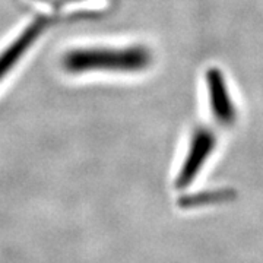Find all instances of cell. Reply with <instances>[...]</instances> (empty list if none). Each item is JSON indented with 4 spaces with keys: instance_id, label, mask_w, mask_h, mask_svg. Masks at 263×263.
Wrapping results in <instances>:
<instances>
[{
    "instance_id": "obj_1",
    "label": "cell",
    "mask_w": 263,
    "mask_h": 263,
    "mask_svg": "<svg viewBox=\"0 0 263 263\" xmlns=\"http://www.w3.org/2000/svg\"><path fill=\"white\" fill-rule=\"evenodd\" d=\"M154 62L152 51L146 46L135 44L126 47L75 48L63 57V67L69 73L82 75L91 72L139 73Z\"/></svg>"
},
{
    "instance_id": "obj_2",
    "label": "cell",
    "mask_w": 263,
    "mask_h": 263,
    "mask_svg": "<svg viewBox=\"0 0 263 263\" xmlns=\"http://www.w3.org/2000/svg\"><path fill=\"white\" fill-rule=\"evenodd\" d=\"M216 146V136L209 127H197L189 145L187 154L183 160V164L179 170L177 179L174 181L176 187L184 189L190 186L202 168L205 167L206 161L211 158L212 152Z\"/></svg>"
},
{
    "instance_id": "obj_3",
    "label": "cell",
    "mask_w": 263,
    "mask_h": 263,
    "mask_svg": "<svg viewBox=\"0 0 263 263\" xmlns=\"http://www.w3.org/2000/svg\"><path fill=\"white\" fill-rule=\"evenodd\" d=\"M208 100L212 116L221 126H231L237 120V107L228 89L226 76L218 67H209L205 75Z\"/></svg>"
},
{
    "instance_id": "obj_4",
    "label": "cell",
    "mask_w": 263,
    "mask_h": 263,
    "mask_svg": "<svg viewBox=\"0 0 263 263\" xmlns=\"http://www.w3.org/2000/svg\"><path fill=\"white\" fill-rule=\"evenodd\" d=\"M48 22H50V16L47 19L38 18L37 21H34L28 28L22 31V34L0 54V81L9 73L10 69L19 62V59L28 51L32 43L43 32V29L47 27Z\"/></svg>"
}]
</instances>
